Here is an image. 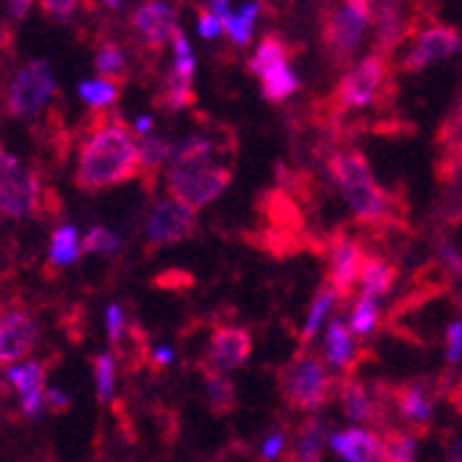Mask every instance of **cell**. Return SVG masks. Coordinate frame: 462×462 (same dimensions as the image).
<instances>
[{
    "mask_svg": "<svg viewBox=\"0 0 462 462\" xmlns=\"http://www.w3.org/2000/svg\"><path fill=\"white\" fill-rule=\"evenodd\" d=\"M327 170L335 186L344 191L357 225L380 233H391L404 225V214H407L404 197H396L393 191L383 189L374 180L368 158L360 150L355 147L332 150Z\"/></svg>",
    "mask_w": 462,
    "mask_h": 462,
    "instance_id": "obj_1",
    "label": "cell"
},
{
    "mask_svg": "<svg viewBox=\"0 0 462 462\" xmlns=\"http://www.w3.org/2000/svg\"><path fill=\"white\" fill-rule=\"evenodd\" d=\"M139 172V142H134L131 128L122 119H106L80 147L75 183L87 191H100L128 183Z\"/></svg>",
    "mask_w": 462,
    "mask_h": 462,
    "instance_id": "obj_2",
    "label": "cell"
},
{
    "mask_svg": "<svg viewBox=\"0 0 462 462\" xmlns=\"http://www.w3.org/2000/svg\"><path fill=\"white\" fill-rule=\"evenodd\" d=\"M396 97L393 87V61L380 53H368L352 69L344 72L338 87L327 100L329 119H341L344 111L368 108V106H388Z\"/></svg>",
    "mask_w": 462,
    "mask_h": 462,
    "instance_id": "obj_3",
    "label": "cell"
},
{
    "mask_svg": "<svg viewBox=\"0 0 462 462\" xmlns=\"http://www.w3.org/2000/svg\"><path fill=\"white\" fill-rule=\"evenodd\" d=\"M368 23H371V4H365V0H349V4L324 9L319 20V36H321L324 56L335 69H341L352 61Z\"/></svg>",
    "mask_w": 462,
    "mask_h": 462,
    "instance_id": "obj_4",
    "label": "cell"
},
{
    "mask_svg": "<svg viewBox=\"0 0 462 462\" xmlns=\"http://www.w3.org/2000/svg\"><path fill=\"white\" fill-rule=\"evenodd\" d=\"M280 391L288 407L300 412H319L332 399L335 380L319 355L300 349L280 371Z\"/></svg>",
    "mask_w": 462,
    "mask_h": 462,
    "instance_id": "obj_5",
    "label": "cell"
},
{
    "mask_svg": "<svg viewBox=\"0 0 462 462\" xmlns=\"http://www.w3.org/2000/svg\"><path fill=\"white\" fill-rule=\"evenodd\" d=\"M448 376H438V380H407L399 385H388L380 383L376 385V396L380 402L388 407H393L399 412V418L407 424L404 430H410L415 438L418 435H427L432 427V418H435V402L443 393Z\"/></svg>",
    "mask_w": 462,
    "mask_h": 462,
    "instance_id": "obj_6",
    "label": "cell"
},
{
    "mask_svg": "<svg viewBox=\"0 0 462 462\" xmlns=\"http://www.w3.org/2000/svg\"><path fill=\"white\" fill-rule=\"evenodd\" d=\"M233 180V170L222 163H194V166H170L166 170V191L175 202H183L191 211L214 202Z\"/></svg>",
    "mask_w": 462,
    "mask_h": 462,
    "instance_id": "obj_7",
    "label": "cell"
},
{
    "mask_svg": "<svg viewBox=\"0 0 462 462\" xmlns=\"http://www.w3.org/2000/svg\"><path fill=\"white\" fill-rule=\"evenodd\" d=\"M39 175L14 155L0 150V214L14 219L31 217L39 211Z\"/></svg>",
    "mask_w": 462,
    "mask_h": 462,
    "instance_id": "obj_8",
    "label": "cell"
},
{
    "mask_svg": "<svg viewBox=\"0 0 462 462\" xmlns=\"http://www.w3.org/2000/svg\"><path fill=\"white\" fill-rule=\"evenodd\" d=\"M438 199L432 205V219L440 227L462 225V139L443 147L435 161Z\"/></svg>",
    "mask_w": 462,
    "mask_h": 462,
    "instance_id": "obj_9",
    "label": "cell"
},
{
    "mask_svg": "<svg viewBox=\"0 0 462 462\" xmlns=\"http://www.w3.org/2000/svg\"><path fill=\"white\" fill-rule=\"evenodd\" d=\"M324 249H327V285L335 291L338 302H349L355 282L360 280L363 263H365V249L360 241H355L352 236H346L344 230H335L324 238Z\"/></svg>",
    "mask_w": 462,
    "mask_h": 462,
    "instance_id": "obj_10",
    "label": "cell"
},
{
    "mask_svg": "<svg viewBox=\"0 0 462 462\" xmlns=\"http://www.w3.org/2000/svg\"><path fill=\"white\" fill-rule=\"evenodd\" d=\"M462 51V33L454 25L446 23H430L421 31L412 33L410 51L402 59L404 72H421L435 61H443L448 56H457Z\"/></svg>",
    "mask_w": 462,
    "mask_h": 462,
    "instance_id": "obj_11",
    "label": "cell"
},
{
    "mask_svg": "<svg viewBox=\"0 0 462 462\" xmlns=\"http://www.w3.org/2000/svg\"><path fill=\"white\" fill-rule=\"evenodd\" d=\"M56 92V80L53 72L45 61H31L23 67L6 95V108L12 116H33L42 106H45Z\"/></svg>",
    "mask_w": 462,
    "mask_h": 462,
    "instance_id": "obj_12",
    "label": "cell"
},
{
    "mask_svg": "<svg viewBox=\"0 0 462 462\" xmlns=\"http://www.w3.org/2000/svg\"><path fill=\"white\" fill-rule=\"evenodd\" d=\"M197 233V217L191 208L175 199H163L155 205V211L147 222V246L161 249L170 244H180Z\"/></svg>",
    "mask_w": 462,
    "mask_h": 462,
    "instance_id": "obj_13",
    "label": "cell"
},
{
    "mask_svg": "<svg viewBox=\"0 0 462 462\" xmlns=\"http://www.w3.org/2000/svg\"><path fill=\"white\" fill-rule=\"evenodd\" d=\"M371 25H374V51L388 56L410 39L418 28V17H404L402 4H371Z\"/></svg>",
    "mask_w": 462,
    "mask_h": 462,
    "instance_id": "obj_14",
    "label": "cell"
},
{
    "mask_svg": "<svg viewBox=\"0 0 462 462\" xmlns=\"http://www.w3.org/2000/svg\"><path fill=\"white\" fill-rule=\"evenodd\" d=\"M131 28L147 51L158 53L180 31L178 9H172L170 4H142L131 17Z\"/></svg>",
    "mask_w": 462,
    "mask_h": 462,
    "instance_id": "obj_15",
    "label": "cell"
},
{
    "mask_svg": "<svg viewBox=\"0 0 462 462\" xmlns=\"http://www.w3.org/2000/svg\"><path fill=\"white\" fill-rule=\"evenodd\" d=\"M36 321L20 308H0V365L25 357L36 344Z\"/></svg>",
    "mask_w": 462,
    "mask_h": 462,
    "instance_id": "obj_16",
    "label": "cell"
},
{
    "mask_svg": "<svg viewBox=\"0 0 462 462\" xmlns=\"http://www.w3.org/2000/svg\"><path fill=\"white\" fill-rule=\"evenodd\" d=\"M252 352V335L244 327H217L211 341H208L205 360L199 365H208L214 371H230L246 363Z\"/></svg>",
    "mask_w": 462,
    "mask_h": 462,
    "instance_id": "obj_17",
    "label": "cell"
},
{
    "mask_svg": "<svg viewBox=\"0 0 462 462\" xmlns=\"http://www.w3.org/2000/svg\"><path fill=\"white\" fill-rule=\"evenodd\" d=\"M338 396L344 404V412L357 424H376V427H385V404L380 402V396H371L368 385H363L355 376H344L338 383Z\"/></svg>",
    "mask_w": 462,
    "mask_h": 462,
    "instance_id": "obj_18",
    "label": "cell"
},
{
    "mask_svg": "<svg viewBox=\"0 0 462 462\" xmlns=\"http://www.w3.org/2000/svg\"><path fill=\"white\" fill-rule=\"evenodd\" d=\"M329 448L349 462H380V457H383L380 435L365 432V430L335 432V438H329Z\"/></svg>",
    "mask_w": 462,
    "mask_h": 462,
    "instance_id": "obj_19",
    "label": "cell"
},
{
    "mask_svg": "<svg viewBox=\"0 0 462 462\" xmlns=\"http://www.w3.org/2000/svg\"><path fill=\"white\" fill-rule=\"evenodd\" d=\"M365 357V352L355 344L352 329L341 321H332L327 327V360L332 368L346 371V376L360 365V360Z\"/></svg>",
    "mask_w": 462,
    "mask_h": 462,
    "instance_id": "obj_20",
    "label": "cell"
},
{
    "mask_svg": "<svg viewBox=\"0 0 462 462\" xmlns=\"http://www.w3.org/2000/svg\"><path fill=\"white\" fill-rule=\"evenodd\" d=\"M327 443V421L319 415H308L293 438V448L285 462H321V451Z\"/></svg>",
    "mask_w": 462,
    "mask_h": 462,
    "instance_id": "obj_21",
    "label": "cell"
},
{
    "mask_svg": "<svg viewBox=\"0 0 462 462\" xmlns=\"http://www.w3.org/2000/svg\"><path fill=\"white\" fill-rule=\"evenodd\" d=\"M396 280H399L396 263H391V261H385L380 255H368L365 258L363 272H360V285H363L365 297H374V300L385 297V293L393 291Z\"/></svg>",
    "mask_w": 462,
    "mask_h": 462,
    "instance_id": "obj_22",
    "label": "cell"
},
{
    "mask_svg": "<svg viewBox=\"0 0 462 462\" xmlns=\"http://www.w3.org/2000/svg\"><path fill=\"white\" fill-rule=\"evenodd\" d=\"M288 59H291L288 42L282 39V33L272 31V33H266V36L261 39L258 51L252 53V59L246 61V69H249L252 75L263 78L269 69H274V67H280V64H288Z\"/></svg>",
    "mask_w": 462,
    "mask_h": 462,
    "instance_id": "obj_23",
    "label": "cell"
},
{
    "mask_svg": "<svg viewBox=\"0 0 462 462\" xmlns=\"http://www.w3.org/2000/svg\"><path fill=\"white\" fill-rule=\"evenodd\" d=\"M197 103V92L191 87L189 78H180L175 69L166 72L163 83H161V92L155 95V106L163 108L166 114H175L183 108H191Z\"/></svg>",
    "mask_w": 462,
    "mask_h": 462,
    "instance_id": "obj_24",
    "label": "cell"
},
{
    "mask_svg": "<svg viewBox=\"0 0 462 462\" xmlns=\"http://www.w3.org/2000/svg\"><path fill=\"white\" fill-rule=\"evenodd\" d=\"M202 368V376H205V393H208V407H211L214 415H227L238 407V393H236V385L233 380L222 371H214L208 365H199Z\"/></svg>",
    "mask_w": 462,
    "mask_h": 462,
    "instance_id": "obj_25",
    "label": "cell"
},
{
    "mask_svg": "<svg viewBox=\"0 0 462 462\" xmlns=\"http://www.w3.org/2000/svg\"><path fill=\"white\" fill-rule=\"evenodd\" d=\"M175 155V147L161 139V136H142L139 142V161H142V178H144V189L150 191L155 186V172L161 170V163L166 158Z\"/></svg>",
    "mask_w": 462,
    "mask_h": 462,
    "instance_id": "obj_26",
    "label": "cell"
},
{
    "mask_svg": "<svg viewBox=\"0 0 462 462\" xmlns=\"http://www.w3.org/2000/svg\"><path fill=\"white\" fill-rule=\"evenodd\" d=\"M222 152V144H217L211 136H189L175 147L172 166H194V163H217L214 155Z\"/></svg>",
    "mask_w": 462,
    "mask_h": 462,
    "instance_id": "obj_27",
    "label": "cell"
},
{
    "mask_svg": "<svg viewBox=\"0 0 462 462\" xmlns=\"http://www.w3.org/2000/svg\"><path fill=\"white\" fill-rule=\"evenodd\" d=\"M297 89H300V78L291 72L288 64H280L261 78V95L269 103H285Z\"/></svg>",
    "mask_w": 462,
    "mask_h": 462,
    "instance_id": "obj_28",
    "label": "cell"
},
{
    "mask_svg": "<svg viewBox=\"0 0 462 462\" xmlns=\"http://www.w3.org/2000/svg\"><path fill=\"white\" fill-rule=\"evenodd\" d=\"M95 69L100 72L103 80L122 87L125 78H128V61H125V53H122V48L116 45V42H103V45L97 48Z\"/></svg>",
    "mask_w": 462,
    "mask_h": 462,
    "instance_id": "obj_29",
    "label": "cell"
},
{
    "mask_svg": "<svg viewBox=\"0 0 462 462\" xmlns=\"http://www.w3.org/2000/svg\"><path fill=\"white\" fill-rule=\"evenodd\" d=\"M263 12L261 4H246L241 6L238 12L222 17V28L227 31V36L236 42V45H249V39H252V25H255V14Z\"/></svg>",
    "mask_w": 462,
    "mask_h": 462,
    "instance_id": "obj_30",
    "label": "cell"
},
{
    "mask_svg": "<svg viewBox=\"0 0 462 462\" xmlns=\"http://www.w3.org/2000/svg\"><path fill=\"white\" fill-rule=\"evenodd\" d=\"M9 383L25 396H36L45 393V368L39 363H23V365H12L9 368Z\"/></svg>",
    "mask_w": 462,
    "mask_h": 462,
    "instance_id": "obj_31",
    "label": "cell"
},
{
    "mask_svg": "<svg viewBox=\"0 0 462 462\" xmlns=\"http://www.w3.org/2000/svg\"><path fill=\"white\" fill-rule=\"evenodd\" d=\"M412 457H415V435L410 430L385 427L383 459H388V462H412Z\"/></svg>",
    "mask_w": 462,
    "mask_h": 462,
    "instance_id": "obj_32",
    "label": "cell"
},
{
    "mask_svg": "<svg viewBox=\"0 0 462 462\" xmlns=\"http://www.w3.org/2000/svg\"><path fill=\"white\" fill-rule=\"evenodd\" d=\"M338 302V297H335V291L329 288V285H324L316 297H313V305H310V316H308V321H305V327H302V346L300 349H305L313 338H316V332H319V327H321V321H324V316L329 313V308Z\"/></svg>",
    "mask_w": 462,
    "mask_h": 462,
    "instance_id": "obj_33",
    "label": "cell"
},
{
    "mask_svg": "<svg viewBox=\"0 0 462 462\" xmlns=\"http://www.w3.org/2000/svg\"><path fill=\"white\" fill-rule=\"evenodd\" d=\"M435 263L443 272V277H448L451 282L462 277V252L457 249V244L448 236H435Z\"/></svg>",
    "mask_w": 462,
    "mask_h": 462,
    "instance_id": "obj_34",
    "label": "cell"
},
{
    "mask_svg": "<svg viewBox=\"0 0 462 462\" xmlns=\"http://www.w3.org/2000/svg\"><path fill=\"white\" fill-rule=\"evenodd\" d=\"M80 255V244H78V230L64 225L53 233L51 238V261L59 263V266H67L72 261H78Z\"/></svg>",
    "mask_w": 462,
    "mask_h": 462,
    "instance_id": "obj_35",
    "label": "cell"
},
{
    "mask_svg": "<svg viewBox=\"0 0 462 462\" xmlns=\"http://www.w3.org/2000/svg\"><path fill=\"white\" fill-rule=\"evenodd\" d=\"M376 321H380V305H376L374 297H365V293H360L357 297V305L352 310V332L357 335H371Z\"/></svg>",
    "mask_w": 462,
    "mask_h": 462,
    "instance_id": "obj_36",
    "label": "cell"
},
{
    "mask_svg": "<svg viewBox=\"0 0 462 462\" xmlns=\"http://www.w3.org/2000/svg\"><path fill=\"white\" fill-rule=\"evenodd\" d=\"M78 92H80L83 100L92 103V106H114L119 100V87H116V83L103 80V78L83 80L80 87H78Z\"/></svg>",
    "mask_w": 462,
    "mask_h": 462,
    "instance_id": "obj_37",
    "label": "cell"
},
{
    "mask_svg": "<svg viewBox=\"0 0 462 462\" xmlns=\"http://www.w3.org/2000/svg\"><path fill=\"white\" fill-rule=\"evenodd\" d=\"M114 355L111 352H103L95 357V380H97V396L100 402H108L114 396Z\"/></svg>",
    "mask_w": 462,
    "mask_h": 462,
    "instance_id": "obj_38",
    "label": "cell"
},
{
    "mask_svg": "<svg viewBox=\"0 0 462 462\" xmlns=\"http://www.w3.org/2000/svg\"><path fill=\"white\" fill-rule=\"evenodd\" d=\"M116 246H119V238L106 227H92L87 233V238L80 241V249L83 252H95V255H108V252H114Z\"/></svg>",
    "mask_w": 462,
    "mask_h": 462,
    "instance_id": "obj_39",
    "label": "cell"
},
{
    "mask_svg": "<svg viewBox=\"0 0 462 462\" xmlns=\"http://www.w3.org/2000/svg\"><path fill=\"white\" fill-rule=\"evenodd\" d=\"M175 64H172V69L180 75V78H194V69H197V59H194V53H191V48H189V39H186V33L183 31H178L175 33Z\"/></svg>",
    "mask_w": 462,
    "mask_h": 462,
    "instance_id": "obj_40",
    "label": "cell"
},
{
    "mask_svg": "<svg viewBox=\"0 0 462 462\" xmlns=\"http://www.w3.org/2000/svg\"><path fill=\"white\" fill-rule=\"evenodd\" d=\"M462 360V321H451L446 329V363L454 365Z\"/></svg>",
    "mask_w": 462,
    "mask_h": 462,
    "instance_id": "obj_41",
    "label": "cell"
},
{
    "mask_svg": "<svg viewBox=\"0 0 462 462\" xmlns=\"http://www.w3.org/2000/svg\"><path fill=\"white\" fill-rule=\"evenodd\" d=\"M285 446H288V432H285V430L269 432V438H266L263 446H261V459H263V462H274V459L282 454Z\"/></svg>",
    "mask_w": 462,
    "mask_h": 462,
    "instance_id": "obj_42",
    "label": "cell"
},
{
    "mask_svg": "<svg viewBox=\"0 0 462 462\" xmlns=\"http://www.w3.org/2000/svg\"><path fill=\"white\" fill-rule=\"evenodd\" d=\"M106 324H108V338L122 346V338H125V329H128V324H125V313L119 305H108V313H106Z\"/></svg>",
    "mask_w": 462,
    "mask_h": 462,
    "instance_id": "obj_43",
    "label": "cell"
},
{
    "mask_svg": "<svg viewBox=\"0 0 462 462\" xmlns=\"http://www.w3.org/2000/svg\"><path fill=\"white\" fill-rule=\"evenodd\" d=\"M197 28H199V33H202L205 39H214L219 31H225V28H222V17L211 14L208 9H199V23H197Z\"/></svg>",
    "mask_w": 462,
    "mask_h": 462,
    "instance_id": "obj_44",
    "label": "cell"
},
{
    "mask_svg": "<svg viewBox=\"0 0 462 462\" xmlns=\"http://www.w3.org/2000/svg\"><path fill=\"white\" fill-rule=\"evenodd\" d=\"M155 285H161V288H189V285H194V277L186 272H163L155 277Z\"/></svg>",
    "mask_w": 462,
    "mask_h": 462,
    "instance_id": "obj_45",
    "label": "cell"
},
{
    "mask_svg": "<svg viewBox=\"0 0 462 462\" xmlns=\"http://www.w3.org/2000/svg\"><path fill=\"white\" fill-rule=\"evenodd\" d=\"M78 4H72V0H48V4H42V9H45L53 20H69V14L75 12Z\"/></svg>",
    "mask_w": 462,
    "mask_h": 462,
    "instance_id": "obj_46",
    "label": "cell"
},
{
    "mask_svg": "<svg viewBox=\"0 0 462 462\" xmlns=\"http://www.w3.org/2000/svg\"><path fill=\"white\" fill-rule=\"evenodd\" d=\"M446 462H462V438L454 440V443H448V448H446Z\"/></svg>",
    "mask_w": 462,
    "mask_h": 462,
    "instance_id": "obj_47",
    "label": "cell"
},
{
    "mask_svg": "<svg viewBox=\"0 0 462 462\" xmlns=\"http://www.w3.org/2000/svg\"><path fill=\"white\" fill-rule=\"evenodd\" d=\"M48 402H51V407L53 410H64L69 402H67V396L61 393V391H48Z\"/></svg>",
    "mask_w": 462,
    "mask_h": 462,
    "instance_id": "obj_48",
    "label": "cell"
},
{
    "mask_svg": "<svg viewBox=\"0 0 462 462\" xmlns=\"http://www.w3.org/2000/svg\"><path fill=\"white\" fill-rule=\"evenodd\" d=\"M150 131H152V119L150 116H139L136 119V134L139 136H150Z\"/></svg>",
    "mask_w": 462,
    "mask_h": 462,
    "instance_id": "obj_49",
    "label": "cell"
},
{
    "mask_svg": "<svg viewBox=\"0 0 462 462\" xmlns=\"http://www.w3.org/2000/svg\"><path fill=\"white\" fill-rule=\"evenodd\" d=\"M175 355H172V349H166V346H161V349H155V355H152V360L161 365V363H170Z\"/></svg>",
    "mask_w": 462,
    "mask_h": 462,
    "instance_id": "obj_50",
    "label": "cell"
},
{
    "mask_svg": "<svg viewBox=\"0 0 462 462\" xmlns=\"http://www.w3.org/2000/svg\"><path fill=\"white\" fill-rule=\"evenodd\" d=\"M28 6H31V4H14V6H12V14H14V17L20 20V17H23V14L28 12Z\"/></svg>",
    "mask_w": 462,
    "mask_h": 462,
    "instance_id": "obj_51",
    "label": "cell"
},
{
    "mask_svg": "<svg viewBox=\"0 0 462 462\" xmlns=\"http://www.w3.org/2000/svg\"><path fill=\"white\" fill-rule=\"evenodd\" d=\"M208 462H219V459H208Z\"/></svg>",
    "mask_w": 462,
    "mask_h": 462,
    "instance_id": "obj_52",
    "label": "cell"
},
{
    "mask_svg": "<svg viewBox=\"0 0 462 462\" xmlns=\"http://www.w3.org/2000/svg\"><path fill=\"white\" fill-rule=\"evenodd\" d=\"M459 308H462V297H459Z\"/></svg>",
    "mask_w": 462,
    "mask_h": 462,
    "instance_id": "obj_53",
    "label": "cell"
}]
</instances>
